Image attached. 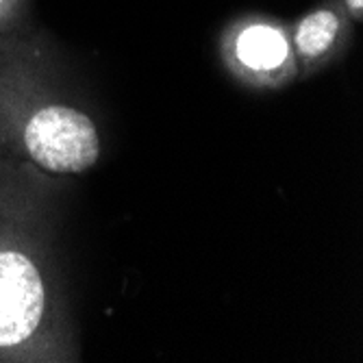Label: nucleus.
I'll list each match as a JSON object with an SVG mask.
<instances>
[{
	"label": "nucleus",
	"mask_w": 363,
	"mask_h": 363,
	"mask_svg": "<svg viewBox=\"0 0 363 363\" xmlns=\"http://www.w3.org/2000/svg\"><path fill=\"white\" fill-rule=\"evenodd\" d=\"M287 55L285 38L268 26H252L238 42V57L250 68H274Z\"/></svg>",
	"instance_id": "3"
},
{
	"label": "nucleus",
	"mask_w": 363,
	"mask_h": 363,
	"mask_svg": "<svg viewBox=\"0 0 363 363\" xmlns=\"http://www.w3.org/2000/svg\"><path fill=\"white\" fill-rule=\"evenodd\" d=\"M24 140L30 157L52 172H81L98 157L96 128L74 109L38 111L26 126Z\"/></svg>",
	"instance_id": "1"
},
{
	"label": "nucleus",
	"mask_w": 363,
	"mask_h": 363,
	"mask_svg": "<svg viewBox=\"0 0 363 363\" xmlns=\"http://www.w3.org/2000/svg\"><path fill=\"white\" fill-rule=\"evenodd\" d=\"M348 5L354 9V11H361V5H363V0H348Z\"/></svg>",
	"instance_id": "5"
},
{
	"label": "nucleus",
	"mask_w": 363,
	"mask_h": 363,
	"mask_svg": "<svg viewBox=\"0 0 363 363\" xmlns=\"http://www.w3.org/2000/svg\"><path fill=\"white\" fill-rule=\"evenodd\" d=\"M44 311V287L35 266L18 252H0V346L24 342Z\"/></svg>",
	"instance_id": "2"
},
{
	"label": "nucleus",
	"mask_w": 363,
	"mask_h": 363,
	"mask_svg": "<svg viewBox=\"0 0 363 363\" xmlns=\"http://www.w3.org/2000/svg\"><path fill=\"white\" fill-rule=\"evenodd\" d=\"M337 26H340V22L331 11H318V13L309 16L298 26V33H296L298 48L309 57L322 55L333 44V40L337 35Z\"/></svg>",
	"instance_id": "4"
}]
</instances>
